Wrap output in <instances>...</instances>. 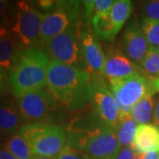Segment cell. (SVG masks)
I'll use <instances>...</instances> for the list:
<instances>
[{
  "mask_svg": "<svg viewBox=\"0 0 159 159\" xmlns=\"http://www.w3.org/2000/svg\"><path fill=\"white\" fill-rule=\"evenodd\" d=\"M46 87L55 100L70 111L80 110L93 102V77L73 66L51 61Z\"/></svg>",
  "mask_w": 159,
  "mask_h": 159,
  "instance_id": "6da1fadb",
  "label": "cell"
},
{
  "mask_svg": "<svg viewBox=\"0 0 159 159\" xmlns=\"http://www.w3.org/2000/svg\"><path fill=\"white\" fill-rule=\"evenodd\" d=\"M50 59L45 51L40 48L20 51L8 73L12 95L18 97L46 86Z\"/></svg>",
  "mask_w": 159,
  "mask_h": 159,
  "instance_id": "7a4b0ae2",
  "label": "cell"
},
{
  "mask_svg": "<svg viewBox=\"0 0 159 159\" xmlns=\"http://www.w3.org/2000/svg\"><path fill=\"white\" fill-rule=\"evenodd\" d=\"M34 156L56 158L67 144L66 131L61 126L43 122L27 123L19 131Z\"/></svg>",
  "mask_w": 159,
  "mask_h": 159,
  "instance_id": "3957f363",
  "label": "cell"
},
{
  "mask_svg": "<svg viewBox=\"0 0 159 159\" xmlns=\"http://www.w3.org/2000/svg\"><path fill=\"white\" fill-rule=\"evenodd\" d=\"M43 14L27 1L16 3L15 18L11 25V35L21 49L37 48L41 44Z\"/></svg>",
  "mask_w": 159,
  "mask_h": 159,
  "instance_id": "277c9868",
  "label": "cell"
},
{
  "mask_svg": "<svg viewBox=\"0 0 159 159\" xmlns=\"http://www.w3.org/2000/svg\"><path fill=\"white\" fill-rule=\"evenodd\" d=\"M51 61L73 66L85 71V64L80 49V33L75 25L70 26L44 45Z\"/></svg>",
  "mask_w": 159,
  "mask_h": 159,
  "instance_id": "5b68a950",
  "label": "cell"
},
{
  "mask_svg": "<svg viewBox=\"0 0 159 159\" xmlns=\"http://www.w3.org/2000/svg\"><path fill=\"white\" fill-rule=\"evenodd\" d=\"M80 2L57 1L51 11L43 13L41 27V44L45 45L51 39L62 34L79 19Z\"/></svg>",
  "mask_w": 159,
  "mask_h": 159,
  "instance_id": "8992f818",
  "label": "cell"
},
{
  "mask_svg": "<svg viewBox=\"0 0 159 159\" xmlns=\"http://www.w3.org/2000/svg\"><path fill=\"white\" fill-rule=\"evenodd\" d=\"M109 83L120 113L131 114L134 104L152 89L150 80L142 74L110 80Z\"/></svg>",
  "mask_w": 159,
  "mask_h": 159,
  "instance_id": "52a82bcc",
  "label": "cell"
},
{
  "mask_svg": "<svg viewBox=\"0 0 159 159\" xmlns=\"http://www.w3.org/2000/svg\"><path fill=\"white\" fill-rule=\"evenodd\" d=\"M17 106L23 121L44 123L57 110V101L48 89H40L18 97Z\"/></svg>",
  "mask_w": 159,
  "mask_h": 159,
  "instance_id": "ba28073f",
  "label": "cell"
},
{
  "mask_svg": "<svg viewBox=\"0 0 159 159\" xmlns=\"http://www.w3.org/2000/svg\"><path fill=\"white\" fill-rule=\"evenodd\" d=\"M93 77V104L95 113L104 125L115 128L119 122V108L113 95L102 77Z\"/></svg>",
  "mask_w": 159,
  "mask_h": 159,
  "instance_id": "9c48e42d",
  "label": "cell"
},
{
  "mask_svg": "<svg viewBox=\"0 0 159 159\" xmlns=\"http://www.w3.org/2000/svg\"><path fill=\"white\" fill-rule=\"evenodd\" d=\"M80 42L82 57L85 64V71L95 77L104 75L105 54L96 34L89 29L80 33Z\"/></svg>",
  "mask_w": 159,
  "mask_h": 159,
  "instance_id": "30bf717a",
  "label": "cell"
},
{
  "mask_svg": "<svg viewBox=\"0 0 159 159\" xmlns=\"http://www.w3.org/2000/svg\"><path fill=\"white\" fill-rule=\"evenodd\" d=\"M148 48V42L140 24L136 20L131 21L122 33L121 51L130 60L140 66Z\"/></svg>",
  "mask_w": 159,
  "mask_h": 159,
  "instance_id": "8fae6325",
  "label": "cell"
},
{
  "mask_svg": "<svg viewBox=\"0 0 159 159\" xmlns=\"http://www.w3.org/2000/svg\"><path fill=\"white\" fill-rule=\"evenodd\" d=\"M104 53H106L104 75L108 80L142 74L140 66L126 57L121 49L114 45L106 46Z\"/></svg>",
  "mask_w": 159,
  "mask_h": 159,
  "instance_id": "7c38bea8",
  "label": "cell"
},
{
  "mask_svg": "<svg viewBox=\"0 0 159 159\" xmlns=\"http://www.w3.org/2000/svg\"><path fill=\"white\" fill-rule=\"evenodd\" d=\"M131 148L136 154L159 151V127L150 123L138 125Z\"/></svg>",
  "mask_w": 159,
  "mask_h": 159,
  "instance_id": "4fadbf2b",
  "label": "cell"
},
{
  "mask_svg": "<svg viewBox=\"0 0 159 159\" xmlns=\"http://www.w3.org/2000/svg\"><path fill=\"white\" fill-rule=\"evenodd\" d=\"M22 119L17 105L13 102L0 103V134H14L21 128Z\"/></svg>",
  "mask_w": 159,
  "mask_h": 159,
  "instance_id": "5bb4252c",
  "label": "cell"
},
{
  "mask_svg": "<svg viewBox=\"0 0 159 159\" xmlns=\"http://www.w3.org/2000/svg\"><path fill=\"white\" fill-rule=\"evenodd\" d=\"M156 91L153 88L147 94L142 97V99L134 104L131 111V116L134 120L139 125L148 124V122L153 119L154 108V95Z\"/></svg>",
  "mask_w": 159,
  "mask_h": 159,
  "instance_id": "9a60e30c",
  "label": "cell"
},
{
  "mask_svg": "<svg viewBox=\"0 0 159 159\" xmlns=\"http://www.w3.org/2000/svg\"><path fill=\"white\" fill-rule=\"evenodd\" d=\"M136 129V122L132 118L131 114L120 113L116 132L121 148L130 147L135 135Z\"/></svg>",
  "mask_w": 159,
  "mask_h": 159,
  "instance_id": "2e32d148",
  "label": "cell"
},
{
  "mask_svg": "<svg viewBox=\"0 0 159 159\" xmlns=\"http://www.w3.org/2000/svg\"><path fill=\"white\" fill-rule=\"evenodd\" d=\"M10 33L0 42V66L9 71L11 65L22 49Z\"/></svg>",
  "mask_w": 159,
  "mask_h": 159,
  "instance_id": "e0dca14e",
  "label": "cell"
},
{
  "mask_svg": "<svg viewBox=\"0 0 159 159\" xmlns=\"http://www.w3.org/2000/svg\"><path fill=\"white\" fill-rule=\"evenodd\" d=\"M133 3L129 0H118L114 1L111 10V20L112 23L115 33L118 34L121 28L125 25L127 19L130 17L133 11Z\"/></svg>",
  "mask_w": 159,
  "mask_h": 159,
  "instance_id": "ac0fdd59",
  "label": "cell"
},
{
  "mask_svg": "<svg viewBox=\"0 0 159 159\" xmlns=\"http://www.w3.org/2000/svg\"><path fill=\"white\" fill-rule=\"evenodd\" d=\"M91 23L94 32L97 36L110 42L115 39L117 34L115 33L113 29L110 13L103 15H95L91 20Z\"/></svg>",
  "mask_w": 159,
  "mask_h": 159,
  "instance_id": "d6986e66",
  "label": "cell"
},
{
  "mask_svg": "<svg viewBox=\"0 0 159 159\" xmlns=\"http://www.w3.org/2000/svg\"><path fill=\"white\" fill-rule=\"evenodd\" d=\"M5 148L9 150L18 159H33L34 157L29 144L19 133L11 135L6 142Z\"/></svg>",
  "mask_w": 159,
  "mask_h": 159,
  "instance_id": "ffe728a7",
  "label": "cell"
},
{
  "mask_svg": "<svg viewBox=\"0 0 159 159\" xmlns=\"http://www.w3.org/2000/svg\"><path fill=\"white\" fill-rule=\"evenodd\" d=\"M142 75L148 80L159 78V53L155 48L149 47L144 59L140 65Z\"/></svg>",
  "mask_w": 159,
  "mask_h": 159,
  "instance_id": "44dd1931",
  "label": "cell"
},
{
  "mask_svg": "<svg viewBox=\"0 0 159 159\" xmlns=\"http://www.w3.org/2000/svg\"><path fill=\"white\" fill-rule=\"evenodd\" d=\"M141 27L148 46L152 48L159 46V21L148 18H142Z\"/></svg>",
  "mask_w": 159,
  "mask_h": 159,
  "instance_id": "7402d4cb",
  "label": "cell"
},
{
  "mask_svg": "<svg viewBox=\"0 0 159 159\" xmlns=\"http://www.w3.org/2000/svg\"><path fill=\"white\" fill-rule=\"evenodd\" d=\"M55 159H90L89 157L83 151L77 149L73 146L66 144Z\"/></svg>",
  "mask_w": 159,
  "mask_h": 159,
  "instance_id": "603a6c76",
  "label": "cell"
},
{
  "mask_svg": "<svg viewBox=\"0 0 159 159\" xmlns=\"http://www.w3.org/2000/svg\"><path fill=\"white\" fill-rule=\"evenodd\" d=\"M143 18H148L153 20L159 21V0L147 1L142 4Z\"/></svg>",
  "mask_w": 159,
  "mask_h": 159,
  "instance_id": "cb8c5ba5",
  "label": "cell"
},
{
  "mask_svg": "<svg viewBox=\"0 0 159 159\" xmlns=\"http://www.w3.org/2000/svg\"><path fill=\"white\" fill-rule=\"evenodd\" d=\"M114 1L112 0H96L95 1L94 16L110 13Z\"/></svg>",
  "mask_w": 159,
  "mask_h": 159,
  "instance_id": "d4e9b609",
  "label": "cell"
},
{
  "mask_svg": "<svg viewBox=\"0 0 159 159\" xmlns=\"http://www.w3.org/2000/svg\"><path fill=\"white\" fill-rule=\"evenodd\" d=\"M10 88L11 85H10V80H9V75L7 74V71L0 66V97L7 94Z\"/></svg>",
  "mask_w": 159,
  "mask_h": 159,
  "instance_id": "484cf974",
  "label": "cell"
},
{
  "mask_svg": "<svg viewBox=\"0 0 159 159\" xmlns=\"http://www.w3.org/2000/svg\"><path fill=\"white\" fill-rule=\"evenodd\" d=\"M83 6H84V11L87 19L91 21L94 17V9H95V1L93 0H87L83 1Z\"/></svg>",
  "mask_w": 159,
  "mask_h": 159,
  "instance_id": "4316f807",
  "label": "cell"
},
{
  "mask_svg": "<svg viewBox=\"0 0 159 159\" xmlns=\"http://www.w3.org/2000/svg\"><path fill=\"white\" fill-rule=\"evenodd\" d=\"M136 157V153L134 151V149L130 147H125L123 148L120 152L117 159H135Z\"/></svg>",
  "mask_w": 159,
  "mask_h": 159,
  "instance_id": "83f0119b",
  "label": "cell"
},
{
  "mask_svg": "<svg viewBox=\"0 0 159 159\" xmlns=\"http://www.w3.org/2000/svg\"><path fill=\"white\" fill-rule=\"evenodd\" d=\"M36 3L43 10L46 11H51L57 5V1H52V0H40Z\"/></svg>",
  "mask_w": 159,
  "mask_h": 159,
  "instance_id": "f1b7e54d",
  "label": "cell"
},
{
  "mask_svg": "<svg viewBox=\"0 0 159 159\" xmlns=\"http://www.w3.org/2000/svg\"><path fill=\"white\" fill-rule=\"evenodd\" d=\"M153 123L157 127H159V97L156 100L155 102V108H154L153 114Z\"/></svg>",
  "mask_w": 159,
  "mask_h": 159,
  "instance_id": "f546056e",
  "label": "cell"
},
{
  "mask_svg": "<svg viewBox=\"0 0 159 159\" xmlns=\"http://www.w3.org/2000/svg\"><path fill=\"white\" fill-rule=\"evenodd\" d=\"M0 159H18L6 148L0 149Z\"/></svg>",
  "mask_w": 159,
  "mask_h": 159,
  "instance_id": "4dcf8cb0",
  "label": "cell"
},
{
  "mask_svg": "<svg viewBox=\"0 0 159 159\" xmlns=\"http://www.w3.org/2000/svg\"><path fill=\"white\" fill-rule=\"evenodd\" d=\"M142 159H159V151H150L143 154Z\"/></svg>",
  "mask_w": 159,
  "mask_h": 159,
  "instance_id": "1f68e13d",
  "label": "cell"
},
{
  "mask_svg": "<svg viewBox=\"0 0 159 159\" xmlns=\"http://www.w3.org/2000/svg\"><path fill=\"white\" fill-rule=\"evenodd\" d=\"M8 6V2L6 0H0V15H4L6 13Z\"/></svg>",
  "mask_w": 159,
  "mask_h": 159,
  "instance_id": "d6a6232c",
  "label": "cell"
},
{
  "mask_svg": "<svg viewBox=\"0 0 159 159\" xmlns=\"http://www.w3.org/2000/svg\"><path fill=\"white\" fill-rule=\"evenodd\" d=\"M8 34H9V32L7 31L6 28H5L3 25H1V24H0V42L4 39V38H5Z\"/></svg>",
  "mask_w": 159,
  "mask_h": 159,
  "instance_id": "836d02e7",
  "label": "cell"
},
{
  "mask_svg": "<svg viewBox=\"0 0 159 159\" xmlns=\"http://www.w3.org/2000/svg\"><path fill=\"white\" fill-rule=\"evenodd\" d=\"M150 81H151V86H152L154 90L156 91V92L157 91L159 92V78L155 80H151Z\"/></svg>",
  "mask_w": 159,
  "mask_h": 159,
  "instance_id": "e575fe53",
  "label": "cell"
},
{
  "mask_svg": "<svg viewBox=\"0 0 159 159\" xmlns=\"http://www.w3.org/2000/svg\"><path fill=\"white\" fill-rule=\"evenodd\" d=\"M33 159H55L52 157H41V156H34Z\"/></svg>",
  "mask_w": 159,
  "mask_h": 159,
  "instance_id": "d590c367",
  "label": "cell"
},
{
  "mask_svg": "<svg viewBox=\"0 0 159 159\" xmlns=\"http://www.w3.org/2000/svg\"><path fill=\"white\" fill-rule=\"evenodd\" d=\"M142 155H143V154H136V157H135V159H142Z\"/></svg>",
  "mask_w": 159,
  "mask_h": 159,
  "instance_id": "8d00e7d4",
  "label": "cell"
},
{
  "mask_svg": "<svg viewBox=\"0 0 159 159\" xmlns=\"http://www.w3.org/2000/svg\"><path fill=\"white\" fill-rule=\"evenodd\" d=\"M119 156V155H118ZM118 156H115V157H109V158H104V159H117Z\"/></svg>",
  "mask_w": 159,
  "mask_h": 159,
  "instance_id": "74e56055",
  "label": "cell"
},
{
  "mask_svg": "<svg viewBox=\"0 0 159 159\" xmlns=\"http://www.w3.org/2000/svg\"><path fill=\"white\" fill-rule=\"evenodd\" d=\"M155 49H156V51H157V52L159 53V46H157V48H155Z\"/></svg>",
  "mask_w": 159,
  "mask_h": 159,
  "instance_id": "f35d334b",
  "label": "cell"
},
{
  "mask_svg": "<svg viewBox=\"0 0 159 159\" xmlns=\"http://www.w3.org/2000/svg\"><path fill=\"white\" fill-rule=\"evenodd\" d=\"M1 138H0V149H1Z\"/></svg>",
  "mask_w": 159,
  "mask_h": 159,
  "instance_id": "ab89813d",
  "label": "cell"
}]
</instances>
